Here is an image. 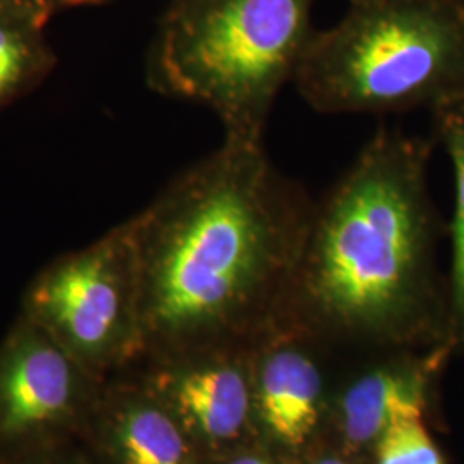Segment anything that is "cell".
Returning <instances> with one entry per match:
<instances>
[{
    "label": "cell",
    "mask_w": 464,
    "mask_h": 464,
    "mask_svg": "<svg viewBox=\"0 0 464 464\" xmlns=\"http://www.w3.org/2000/svg\"><path fill=\"white\" fill-rule=\"evenodd\" d=\"M315 203L264 143L226 140L131 217L143 356L222 346L285 315Z\"/></svg>",
    "instance_id": "6da1fadb"
},
{
    "label": "cell",
    "mask_w": 464,
    "mask_h": 464,
    "mask_svg": "<svg viewBox=\"0 0 464 464\" xmlns=\"http://www.w3.org/2000/svg\"><path fill=\"white\" fill-rule=\"evenodd\" d=\"M377 446V464H446L423 418L404 420L391 427Z\"/></svg>",
    "instance_id": "4fadbf2b"
},
{
    "label": "cell",
    "mask_w": 464,
    "mask_h": 464,
    "mask_svg": "<svg viewBox=\"0 0 464 464\" xmlns=\"http://www.w3.org/2000/svg\"><path fill=\"white\" fill-rule=\"evenodd\" d=\"M19 312L100 379L130 370L143 356L131 218L44 266L26 287Z\"/></svg>",
    "instance_id": "5b68a950"
},
{
    "label": "cell",
    "mask_w": 464,
    "mask_h": 464,
    "mask_svg": "<svg viewBox=\"0 0 464 464\" xmlns=\"http://www.w3.org/2000/svg\"><path fill=\"white\" fill-rule=\"evenodd\" d=\"M0 464H95L86 452L82 442H72L59 448L45 449L32 452L26 456H19L13 459L0 461Z\"/></svg>",
    "instance_id": "5bb4252c"
},
{
    "label": "cell",
    "mask_w": 464,
    "mask_h": 464,
    "mask_svg": "<svg viewBox=\"0 0 464 464\" xmlns=\"http://www.w3.org/2000/svg\"><path fill=\"white\" fill-rule=\"evenodd\" d=\"M427 385L425 370H379L354 382L341 401L348 442L368 446L401 421L423 418Z\"/></svg>",
    "instance_id": "30bf717a"
},
{
    "label": "cell",
    "mask_w": 464,
    "mask_h": 464,
    "mask_svg": "<svg viewBox=\"0 0 464 464\" xmlns=\"http://www.w3.org/2000/svg\"><path fill=\"white\" fill-rule=\"evenodd\" d=\"M295 84L322 114L433 111L464 97V0H348L315 32Z\"/></svg>",
    "instance_id": "277c9868"
},
{
    "label": "cell",
    "mask_w": 464,
    "mask_h": 464,
    "mask_svg": "<svg viewBox=\"0 0 464 464\" xmlns=\"http://www.w3.org/2000/svg\"><path fill=\"white\" fill-rule=\"evenodd\" d=\"M315 0H170L149 55L151 90L216 112L224 138L264 143L315 30Z\"/></svg>",
    "instance_id": "3957f363"
},
{
    "label": "cell",
    "mask_w": 464,
    "mask_h": 464,
    "mask_svg": "<svg viewBox=\"0 0 464 464\" xmlns=\"http://www.w3.org/2000/svg\"><path fill=\"white\" fill-rule=\"evenodd\" d=\"M322 381L315 363L293 346L272 351L258 382V408L279 442L298 448L315 430Z\"/></svg>",
    "instance_id": "9c48e42d"
},
{
    "label": "cell",
    "mask_w": 464,
    "mask_h": 464,
    "mask_svg": "<svg viewBox=\"0 0 464 464\" xmlns=\"http://www.w3.org/2000/svg\"><path fill=\"white\" fill-rule=\"evenodd\" d=\"M105 382L19 312L0 343V461L82 442Z\"/></svg>",
    "instance_id": "8992f818"
},
{
    "label": "cell",
    "mask_w": 464,
    "mask_h": 464,
    "mask_svg": "<svg viewBox=\"0 0 464 464\" xmlns=\"http://www.w3.org/2000/svg\"><path fill=\"white\" fill-rule=\"evenodd\" d=\"M315 464H348L344 463V461H341V459H337V458H325V459H322V461H318Z\"/></svg>",
    "instance_id": "e0dca14e"
},
{
    "label": "cell",
    "mask_w": 464,
    "mask_h": 464,
    "mask_svg": "<svg viewBox=\"0 0 464 464\" xmlns=\"http://www.w3.org/2000/svg\"><path fill=\"white\" fill-rule=\"evenodd\" d=\"M82 444L95 464H207L176 416L130 372L105 382Z\"/></svg>",
    "instance_id": "ba28073f"
},
{
    "label": "cell",
    "mask_w": 464,
    "mask_h": 464,
    "mask_svg": "<svg viewBox=\"0 0 464 464\" xmlns=\"http://www.w3.org/2000/svg\"><path fill=\"white\" fill-rule=\"evenodd\" d=\"M437 133L454 169L456 201L452 218V268L449 284L450 343H464V97L433 111Z\"/></svg>",
    "instance_id": "7c38bea8"
},
{
    "label": "cell",
    "mask_w": 464,
    "mask_h": 464,
    "mask_svg": "<svg viewBox=\"0 0 464 464\" xmlns=\"http://www.w3.org/2000/svg\"><path fill=\"white\" fill-rule=\"evenodd\" d=\"M109 0H0V5L21 9L49 21L50 17L61 11L72 9V7H84V5H99Z\"/></svg>",
    "instance_id": "9a60e30c"
},
{
    "label": "cell",
    "mask_w": 464,
    "mask_h": 464,
    "mask_svg": "<svg viewBox=\"0 0 464 464\" xmlns=\"http://www.w3.org/2000/svg\"><path fill=\"white\" fill-rule=\"evenodd\" d=\"M220 348L145 354L140 360H149V370L134 375L176 416L205 463L243 433L249 415L246 377Z\"/></svg>",
    "instance_id": "52a82bcc"
},
{
    "label": "cell",
    "mask_w": 464,
    "mask_h": 464,
    "mask_svg": "<svg viewBox=\"0 0 464 464\" xmlns=\"http://www.w3.org/2000/svg\"><path fill=\"white\" fill-rule=\"evenodd\" d=\"M429 145L382 128L315 203L285 315L379 335H449L433 281Z\"/></svg>",
    "instance_id": "7a4b0ae2"
},
{
    "label": "cell",
    "mask_w": 464,
    "mask_h": 464,
    "mask_svg": "<svg viewBox=\"0 0 464 464\" xmlns=\"http://www.w3.org/2000/svg\"><path fill=\"white\" fill-rule=\"evenodd\" d=\"M212 464V463H207ZM216 464H272L270 461H266V458H260V456H246V454H241V456H232L226 461H218L216 459Z\"/></svg>",
    "instance_id": "2e32d148"
},
{
    "label": "cell",
    "mask_w": 464,
    "mask_h": 464,
    "mask_svg": "<svg viewBox=\"0 0 464 464\" xmlns=\"http://www.w3.org/2000/svg\"><path fill=\"white\" fill-rule=\"evenodd\" d=\"M47 19L0 5V112L32 92L55 66Z\"/></svg>",
    "instance_id": "8fae6325"
}]
</instances>
